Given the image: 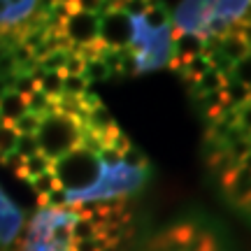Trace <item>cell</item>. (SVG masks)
Listing matches in <instances>:
<instances>
[{
  "label": "cell",
  "mask_w": 251,
  "mask_h": 251,
  "mask_svg": "<svg viewBox=\"0 0 251 251\" xmlns=\"http://www.w3.org/2000/svg\"><path fill=\"white\" fill-rule=\"evenodd\" d=\"M0 165L40 207L135 202L153 179L149 156L93 86L51 70L0 89Z\"/></svg>",
  "instance_id": "6da1fadb"
},
{
  "label": "cell",
  "mask_w": 251,
  "mask_h": 251,
  "mask_svg": "<svg viewBox=\"0 0 251 251\" xmlns=\"http://www.w3.org/2000/svg\"><path fill=\"white\" fill-rule=\"evenodd\" d=\"M168 0H42V65L37 70L98 84L168 70Z\"/></svg>",
  "instance_id": "7a4b0ae2"
},
{
  "label": "cell",
  "mask_w": 251,
  "mask_h": 251,
  "mask_svg": "<svg viewBox=\"0 0 251 251\" xmlns=\"http://www.w3.org/2000/svg\"><path fill=\"white\" fill-rule=\"evenodd\" d=\"M168 70L200 119L251 91V0H181L172 9Z\"/></svg>",
  "instance_id": "3957f363"
},
{
  "label": "cell",
  "mask_w": 251,
  "mask_h": 251,
  "mask_svg": "<svg viewBox=\"0 0 251 251\" xmlns=\"http://www.w3.org/2000/svg\"><path fill=\"white\" fill-rule=\"evenodd\" d=\"M137 244L135 202L40 207L9 251H133Z\"/></svg>",
  "instance_id": "277c9868"
},
{
  "label": "cell",
  "mask_w": 251,
  "mask_h": 251,
  "mask_svg": "<svg viewBox=\"0 0 251 251\" xmlns=\"http://www.w3.org/2000/svg\"><path fill=\"white\" fill-rule=\"evenodd\" d=\"M200 147L216 193L251 224V91L202 119Z\"/></svg>",
  "instance_id": "5b68a950"
},
{
  "label": "cell",
  "mask_w": 251,
  "mask_h": 251,
  "mask_svg": "<svg viewBox=\"0 0 251 251\" xmlns=\"http://www.w3.org/2000/svg\"><path fill=\"white\" fill-rule=\"evenodd\" d=\"M42 65V0H0V89Z\"/></svg>",
  "instance_id": "8992f818"
},
{
  "label": "cell",
  "mask_w": 251,
  "mask_h": 251,
  "mask_svg": "<svg viewBox=\"0 0 251 251\" xmlns=\"http://www.w3.org/2000/svg\"><path fill=\"white\" fill-rule=\"evenodd\" d=\"M133 251H230L212 221L202 216H181L135 244Z\"/></svg>",
  "instance_id": "52a82bcc"
},
{
  "label": "cell",
  "mask_w": 251,
  "mask_h": 251,
  "mask_svg": "<svg viewBox=\"0 0 251 251\" xmlns=\"http://www.w3.org/2000/svg\"><path fill=\"white\" fill-rule=\"evenodd\" d=\"M28 212L0 184V251H9L26 224Z\"/></svg>",
  "instance_id": "ba28073f"
}]
</instances>
